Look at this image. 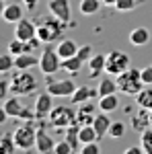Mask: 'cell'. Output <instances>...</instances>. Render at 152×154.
I'll use <instances>...</instances> for the list:
<instances>
[{"label": "cell", "instance_id": "1", "mask_svg": "<svg viewBox=\"0 0 152 154\" xmlns=\"http://www.w3.org/2000/svg\"><path fill=\"white\" fill-rule=\"evenodd\" d=\"M115 80H117L119 93H123V95H128V97H136L146 86V84L142 82V72L136 70V68H128L126 72H121Z\"/></svg>", "mask_w": 152, "mask_h": 154}, {"label": "cell", "instance_id": "2", "mask_svg": "<svg viewBox=\"0 0 152 154\" xmlns=\"http://www.w3.org/2000/svg\"><path fill=\"white\" fill-rule=\"evenodd\" d=\"M37 91V78L29 70H17L11 78V93L17 97H29Z\"/></svg>", "mask_w": 152, "mask_h": 154}, {"label": "cell", "instance_id": "3", "mask_svg": "<svg viewBox=\"0 0 152 154\" xmlns=\"http://www.w3.org/2000/svg\"><path fill=\"white\" fill-rule=\"evenodd\" d=\"M64 25L66 23H62L54 14H51V17H43V19L37 23V37H39L43 43H51V41H56V39L62 37Z\"/></svg>", "mask_w": 152, "mask_h": 154}, {"label": "cell", "instance_id": "4", "mask_svg": "<svg viewBox=\"0 0 152 154\" xmlns=\"http://www.w3.org/2000/svg\"><path fill=\"white\" fill-rule=\"evenodd\" d=\"M12 138L19 150H31V148H35L37 142V128L33 125V121H25L23 125H19L12 131Z\"/></svg>", "mask_w": 152, "mask_h": 154}, {"label": "cell", "instance_id": "5", "mask_svg": "<svg viewBox=\"0 0 152 154\" xmlns=\"http://www.w3.org/2000/svg\"><path fill=\"white\" fill-rule=\"evenodd\" d=\"M2 109L6 111L8 117H14V119H23V121H33V119H37L35 109H33V107H25L23 103L19 101L17 95L11 97V99H6L4 105H2Z\"/></svg>", "mask_w": 152, "mask_h": 154}, {"label": "cell", "instance_id": "6", "mask_svg": "<svg viewBox=\"0 0 152 154\" xmlns=\"http://www.w3.org/2000/svg\"><path fill=\"white\" fill-rule=\"evenodd\" d=\"M129 68V56L126 51L113 49L107 54V64H105V72L109 76H119L121 72H126Z\"/></svg>", "mask_w": 152, "mask_h": 154}, {"label": "cell", "instance_id": "7", "mask_svg": "<svg viewBox=\"0 0 152 154\" xmlns=\"http://www.w3.org/2000/svg\"><path fill=\"white\" fill-rule=\"evenodd\" d=\"M76 113L78 111H74V109H70V107L66 105H60V107H54L51 109V113L47 115V119H49V125L51 128H68L70 123H74L76 121Z\"/></svg>", "mask_w": 152, "mask_h": 154}, {"label": "cell", "instance_id": "8", "mask_svg": "<svg viewBox=\"0 0 152 154\" xmlns=\"http://www.w3.org/2000/svg\"><path fill=\"white\" fill-rule=\"evenodd\" d=\"M62 68V58L58 56V51L51 48H45L39 56V70L45 76H51Z\"/></svg>", "mask_w": 152, "mask_h": 154}, {"label": "cell", "instance_id": "9", "mask_svg": "<svg viewBox=\"0 0 152 154\" xmlns=\"http://www.w3.org/2000/svg\"><path fill=\"white\" fill-rule=\"evenodd\" d=\"M78 86L74 84L72 78L66 80H54L51 76H45V91L51 93L54 97H72V93L76 91Z\"/></svg>", "mask_w": 152, "mask_h": 154}, {"label": "cell", "instance_id": "10", "mask_svg": "<svg viewBox=\"0 0 152 154\" xmlns=\"http://www.w3.org/2000/svg\"><path fill=\"white\" fill-rule=\"evenodd\" d=\"M47 11L60 19L62 23H70L72 21V11H70V0H49L47 2Z\"/></svg>", "mask_w": 152, "mask_h": 154}, {"label": "cell", "instance_id": "11", "mask_svg": "<svg viewBox=\"0 0 152 154\" xmlns=\"http://www.w3.org/2000/svg\"><path fill=\"white\" fill-rule=\"evenodd\" d=\"M37 113V119H45L49 113H51V109H54V95L51 93H39L35 99V105H33Z\"/></svg>", "mask_w": 152, "mask_h": 154}, {"label": "cell", "instance_id": "12", "mask_svg": "<svg viewBox=\"0 0 152 154\" xmlns=\"http://www.w3.org/2000/svg\"><path fill=\"white\" fill-rule=\"evenodd\" d=\"M148 128H152V123H150V109H144V107L136 109V111L132 113V130L138 131V134H142V131H146Z\"/></svg>", "mask_w": 152, "mask_h": 154}, {"label": "cell", "instance_id": "13", "mask_svg": "<svg viewBox=\"0 0 152 154\" xmlns=\"http://www.w3.org/2000/svg\"><path fill=\"white\" fill-rule=\"evenodd\" d=\"M14 37L17 39H23V41H31L33 37H37V23L29 21V19H21L17 27H14Z\"/></svg>", "mask_w": 152, "mask_h": 154}, {"label": "cell", "instance_id": "14", "mask_svg": "<svg viewBox=\"0 0 152 154\" xmlns=\"http://www.w3.org/2000/svg\"><path fill=\"white\" fill-rule=\"evenodd\" d=\"M54 148H56V142H54V138L47 134L43 128H37V142H35V150L39 154H49L54 152Z\"/></svg>", "mask_w": 152, "mask_h": 154}, {"label": "cell", "instance_id": "15", "mask_svg": "<svg viewBox=\"0 0 152 154\" xmlns=\"http://www.w3.org/2000/svg\"><path fill=\"white\" fill-rule=\"evenodd\" d=\"M95 97H99V88H91V86H78L70 97V103L72 105H80L84 101H91Z\"/></svg>", "mask_w": 152, "mask_h": 154}, {"label": "cell", "instance_id": "16", "mask_svg": "<svg viewBox=\"0 0 152 154\" xmlns=\"http://www.w3.org/2000/svg\"><path fill=\"white\" fill-rule=\"evenodd\" d=\"M111 119L107 117L105 111H101V113H97L95 115V121H93V128L97 130V136H99V140H103L107 134H109V128H111Z\"/></svg>", "mask_w": 152, "mask_h": 154}, {"label": "cell", "instance_id": "17", "mask_svg": "<svg viewBox=\"0 0 152 154\" xmlns=\"http://www.w3.org/2000/svg\"><path fill=\"white\" fill-rule=\"evenodd\" d=\"M129 43L136 45V48H142V45L150 43V31L146 27H134L129 31Z\"/></svg>", "mask_w": 152, "mask_h": 154}, {"label": "cell", "instance_id": "18", "mask_svg": "<svg viewBox=\"0 0 152 154\" xmlns=\"http://www.w3.org/2000/svg\"><path fill=\"white\" fill-rule=\"evenodd\" d=\"M33 66H39V58H37L33 51H27L14 58V70H29Z\"/></svg>", "mask_w": 152, "mask_h": 154}, {"label": "cell", "instance_id": "19", "mask_svg": "<svg viewBox=\"0 0 152 154\" xmlns=\"http://www.w3.org/2000/svg\"><path fill=\"white\" fill-rule=\"evenodd\" d=\"M23 6L21 4H6L4 8H2V19L6 21V23H12L17 25L21 19H23Z\"/></svg>", "mask_w": 152, "mask_h": 154}, {"label": "cell", "instance_id": "20", "mask_svg": "<svg viewBox=\"0 0 152 154\" xmlns=\"http://www.w3.org/2000/svg\"><path fill=\"white\" fill-rule=\"evenodd\" d=\"M56 51H58V56L62 60H66V58H72V56L78 54V45L72 39H60V43L56 45Z\"/></svg>", "mask_w": 152, "mask_h": 154}, {"label": "cell", "instance_id": "21", "mask_svg": "<svg viewBox=\"0 0 152 154\" xmlns=\"http://www.w3.org/2000/svg\"><path fill=\"white\" fill-rule=\"evenodd\" d=\"M64 140H68L70 142V146L74 148V150H78L82 146V142H80V123H70L68 128H66V134H64Z\"/></svg>", "mask_w": 152, "mask_h": 154}, {"label": "cell", "instance_id": "22", "mask_svg": "<svg viewBox=\"0 0 152 154\" xmlns=\"http://www.w3.org/2000/svg\"><path fill=\"white\" fill-rule=\"evenodd\" d=\"M105 64H107V56L103 54H97L88 60V72H91V78H99V74L105 70Z\"/></svg>", "mask_w": 152, "mask_h": 154}, {"label": "cell", "instance_id": "23", "mask_svg": "<svg viewBox=\"0 0 152 154\" xmlns=\"http://www.w3.org/2000/svg\"><path fill=\"white\" fill-rule=\"evenodd\" d=\"M27 51H33V45L29 41H23V39H17L14 37L11 43H8V54H12L14 58L21 56V54H27Z\"/></svg>", "mask_w": 152, "mask_h": 154}, {"label": "cell", "instance_id": "24", "mask_svg": "<svg viewBox=\"0 0 152 154\" xmlns=\"http://www.w3.org/2000/svg\"><path fill=\"white\" fill-rule=\"evenodd\" d=\"M117 107H119V99L117 95H105V97H99V111H105V113H113Z\"/></svg>", "mask_w": 152, "mask_h": 154}, {"label": "cell", "instance_id": "25", "mask_svg": "<svg viewBox=\"0 0 152 154\" xmlns=\"http://www.w3.org/2000/svg\"><path fill=\"white\" fill-rule=\"evenodd\" d=\"M101 4H103V0H80L78 11H80V14L91 17V14H97L101 11Z\"/></svg>", "mask_w": 152, "mask_h": 154}, {"label": "cell", "instance_id": "26", "mask_svg": "<svg viewBox=\"0 0 152 154\" xmlns=\"http://www.w3.org/2000/svg\"><path fill=\"white\" fill-rule=\"evenodd\" d=\"M136 103L138 107H144V109H152V86H144L140 93L136 95Z\"/></svg>", "mask_w": 152, "mask_h": 154}, {"label": "cell", "instance_id": "27", "mask_svg": "<svg viewBox=\"0 0 152 154\" xmlns=\"http://www.w3.org/2000/svg\"><path fill=\"white\" fill-rule=\"evenodd\" d=\"M119 88H117V80H111V78H101V82H99V97H105V95H113L117 93Z\"/></svg>", "mask_w": 152, "mask_h": 154}, {"label": "cell", "instance_id": "28", "mask_svg": "<svg viewBox=\"0 0 152 154\" xmlns=\"http://www.w3.org/2000/svg\"><path fill=\"white\" fill-rule=\"evenodd\" d=\"M82 64H84V60H80L78 56H72V58L62 60V68H64L66 72H70V74H76V72L82 68Z\"/></svg>", "mask_w": 152, "mask_h": 154}, {"label": "cell", "instance_id": "29", "mask_svg": "<svg viewBox=\"0 0 152 154\" xmlns=\"http://www.w3.org/2000/svg\"><path fill=\"white\" fill-rule=\"evenodd\" d=\"M99 136H97V130L93 125H80V142L88 144V142H97Z\"/></svg>", "mask_w": 152, "mask_h": 154}, {"label": "cell", "instance_id": "30", "mask_svg": "<svg viewBox=\"0 0 152 154\" xmlns=\"http://www.w3.org/2000/svg\"><path fill=\"white\" fill-rule=\"evenodd\" d=\"M14 148H17V144H14L12 134H4L2 142H0V154H14Z\"/></svg>", "mask_w": 152, "mask_h": 154}, {"label": "cell", "instance_id": "31", "mask_svg": "<svg viewBox=\"0 0 152 154\" xmlns=\"http://www.w3.org/2000/svg\"><path fill=\"white\" fill-rule=\"evenodd\" d=\"M140 146L144 148L146 154H152V128H148L146 131L140 134Z\"/></svg>", "mask_w": 152, "mask_h": 154}, {"label": "cell", "instance_id": "32", "mask_svg": "<svg viewBox=\"0 0 152 154\" xmlns=\"http://www.w3.org/2000/svg\"><path fill=\"white\" fill-rule=\"evenodd\" d=\"M123 134H126V123H121V121H113L111 128H109V136L115 138V140H119V138H123Z\"/></svg>", "mask_w": 152, "mask_h": 154}, {"label": "cell", "instance_id": "33", "mask_svg": "<svg viewBox=\"0 0 152 154\" xmlns=\"http://www.w3.org/2000/svg\"><path fill=\"white\" fill-rule=\"evenodd\" d=\"M136 4H138V0H117L115 2V11L117 12H129L136 8Z\"/></svg>", "mask_w": 152, "mask_h": 154}, {"label": "cell", "instance_id": "34", "mask_svg": "<svg viewBox=\"0 0 152 154\" xmlns=\"http://www.w3.org/2000/svg\"><path fill=\"white\" fill-rule=\"evenodd\" d=\"M14 68V56L12 54H4L0 56V72H8Z\"/></svg>", "mask_w": 152, "mask_h": 154}, {"label": "cell", "instance_id": "35", "mask_svg": "<svg viewBox=\"0 0 152 154\" xmlns=\"http://www.w3.org/2000/svg\"><path fill=\"white\" fill-rule=\"evenodd\" d=\"M76 152L74 148L70 146L68 140H62V142H56V148H54V154H72Z\"/></svg>", "mask_w": 152, "mask_h": 154}, {"label": "cell", "instance_id": "36", "mask_svg": "<svg viewBox=\"0 0 152 154\" xmlns=\"http://www.w3.org/2000/svg\"><path fill=\"white\" fill-rule=\"evenodd\" d=\"M80 154H101V148L97 142H88L80 146Z\"/></svg>", "mask_w": 152, "mask_h": 154}, {"label": "cell", "instance_id": "37", "mask_svg": "<svg viewBox=\"0 0 152 154\" xmlns=\"http://www.w3.org/2000/svg\"><path fill=\"white\" fill-rule=\"evenodd\" d=\"M93 121L95 115H91V113H82V111L76 113V123H80V125H93Z\"/></svg>", "mask_w": 152, "mask_h": 154}, {"label": "cell", "instance_id": "38", "mask_svg": "<svg viewBox=\"0 0 152 154\" xmlns=\"http://www.w3.org/2000/svg\"><path fill=\"white\" fill-rule=\"evenodd\" d=\"M80 60H84V62H88V60L93 58V48L91 45H82V48H78V54H76Z\"/></svg>", "mask_w": 152, "mask_h": 154}, {"label": "cell", "instance_id": "39", "mask_svg": "<svg viewBox=\"0 0 152 154\" xmlns=\"http://www.w3.org/2000/svg\"><path fill=\"white\" fill-rule=\"evenodd\" d=\"M140 72H142V82L146 84V86H150L152 84V66H146Z\"/></svg>", "mask_w": 152, "mask_h": 154}, {"label": "cell", "instance_id": "40", "mask_svg": "<svg viewBox=\"0 0 152 154\" xmlns=\"http://www.w3.org/2000/svg\"><path fill=\"white\" fill-rule=\"evenodd\" d=\"M80 109H78V111H82V113H91V115H97V113H95V111H97V109H99V107H95L93 103H91V101H84V103H80Z\"/></svg>", "mask_w": 152, "mask_h": 154}, {"label": "cell", "instance_id": "41", "mask_svg": "<svg viewBox=\"0 0 152 154\" xmlns=\"http://www.w3.org/2000/svg\"><path fill=\"white\" fill-rule=\"evenodd\" d=\"M123 154H146V152H144L142 146H129V148L123 150Z\"/></svg>", "mask_w": 152, "mask_h": 154}, {"label": "cell", "instance_id": "42", "mask_svg": "<svg viewBox=\"0 0 152 154\" xmlns=\"http://www.w3.org/2000/svg\"><path fill=\"white\" fill-rule=\"evenodd\" d=\"M8 91H11V82H0V97H6Z\"/></svg>", "mask_w": 152, "mask_h": 154}, {"label": "cell", "instance_id": "43", "mask_svg": "<svg viewBox=\"0 0 152 154\" xmlns=\"http://www.w3.org/2000/svg\"><path fill=\"white\" fill-rule=\"evenodd\" d=\"M23 6L27 8V11H33L37 6V0H23Z\"/></svg>", "mask_w": 152, "mask_h": 154}, {"label": "cell", "instance_id": "44", "mask_svg": "<svg viewBox=\"0 0 152 154\" xmlns=\"http://www.w3.org/2000/svg\"><path fill=\"white\" fill-rule=\"evenodd\" d=\"M115 2H117V0H103L105 6H115Z\"/></svg>", "mask_w": 152, "mask_h": 154}, {"label": "cell", "instance_id": "45", "mask_svg": "<svg viewBox=\"0 0 152 154\" xmlns=\"http://www.w3.org/2000/svg\"><path fill=\"white\" fill-rule=\"evenodd\" d=\"M150 123H152V109H150Z\"/></svg>", "mask_w": 152, "mask_h": 154}]
</instances>
